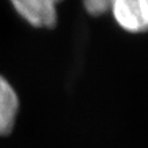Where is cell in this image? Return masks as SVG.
Returning <instances> with one entry per match:
<instances>
[{"label":"cell","instance_id":"obj_1","mask_svg":"<svg viewBox=\"0 0 148 148\" xmlns=\"http://www.w3.org/2000/svg\"><path fill=\"white\" fill-rule=\"evenodd\" d=\"M113 18L126 32L145 33L148 28V0H112Z\"/></svg>","mask_w":148,"mask_h":148},{"label":"cell","instance_id":"obj_2","mask_svg":"<svg viewBox=\"0 0 148 148\" xmlns=\"http://www.w3.org/2000/svg\"><path fill=\"white\" fill-rule=\"evenodd\" d=\"M18 14L36 28H54L57 23L56 6L62 0H10Z\"/></svg>","mask_w":148,"mask_h":148},{"label":"cell","instance_id":"obj_3","mask_svg":"<svg viewBox=\"0 0 148 148\" xmlns=\"http://www.w3.org/2000/svg\"><path fill=\"white\" fill-rule=\"evenodd\" d=\"M19 112V98L6 78L0 76V135H8Z\"/></svg>","mask_w":148,"mask_h":148},{"label":"cell","instance_id":"obj_4","mask_svg":"<svg viewBox=\"0 0 148 148\" xmlns=\"http://www.w3.org/2000/svg\"><path fill=\"white\" fill-rule=\"evenodd\" d=\"M112 0H83L85 11L92 16H99L107 13L111 8Z\"/></svg>","mask_w":148,"mask_h":148}]
</instances>
